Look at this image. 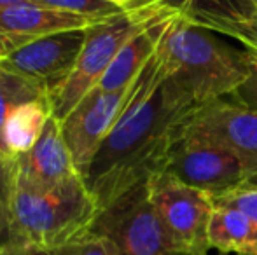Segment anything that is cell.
Returning a JSON list of instances; mask_svg holds the SVG:
<instances>
[{"label":"cell","instance_id":"obj_8","mask_svg":"<svg viewBox=\"0 0 257 255\" xmlns=\"http://www.w3.org/2000/svg\"><path fill=\"white\" fill-rule=\"evenodd\" d=\"M184 136L219 143L236 154L247 171L248 187L257 185V112L219 98L201 105L184 124Z\"/></svg>","mask_w":257,"mask_h":255},{"label":"cell","instance_id":"obj_15","mask_svg":"<svg viewBox=\"0 0 257 255\" xmlns=\"http://www.w3.org/2000/svg\"><path fill=\"white\" fill-rule=\"evenodd\" d=\"M53 116L49 95L28 100L16 105L7 116L4 124L2 140L9 157H18L28 154L37 140L41 138L49 117Z\"/></svg>","mask_w":257,"mask_h":255},{"label":"cell","instance_id":"obj_18","mask_svg":"<svg viewBox=\"0 0 257 255\" xmlns=\"http://www.w3.org/2000/svg\"><path fill=\"white\" fill-rule=\"evenodd\" d=\"M32 2L58 11V13L86 18V20L96 21V23L107 21L124 13V9H119L103 0H32Z\"/></svg>","mask_w":257,"mask_h":255},{"label":"cell","instance_id":"obj_13","mask_svg":"<svg viewBox=\"0 0 257 255\" xmlns=\"http://www.w3.org/2000/svg\"><path fill=\"white\" fill-rule=\"evenodd\" d=\"M165 4L180 18L233 39L234 32L257 18L252 0H153Z\"/></svg>","mask_w":257,"mask_h":255},{"label":"cell","instance_id":"obj_24","mask_svg":"<svg viewBox=\"0 0 257 255\" xmlns=\"http://www.w3.org/2000/svg\"><path fill=\"white\" fill-rule=\"evenodd\" d=\"M0 255H49V252L32 246H20V245H2L0 246Z\"/></svg>","mask_w":257,"mask_h":255},{"label":"cell","instance_id":"obj_6","mask_svg":"<svg viewBox=\"0 0 257 255\" xmlns=\"http://www.w3.org/2000/svg\"><path fill=\"white\" fill-rule=\"evenodd\" d=\"M147 185L151 201L177 252L180 255H206L210 250L212 196L186 185L165 171L153 175Z\"/></svg>","mask_w":257,"mask_h":255},{"label":"cell","instance_id":"obj_28","mask_svg":"<svg viewBox=\"0 0 257 255\" xmlns=\"http://www.w3.org/2000/svg\"><path fill=\"white\" fill-rule=\"evenodd\" d=\"M252 2H254V4H255V7H257V0H252Z\"/></svg>","mask_w":257,"mask_h":255},{"label":"cell","instance_id":"obj_16","mask_svg":"<svg viewBox=\"0 0 257 255\" xmlns=\"http://www.w3.org/2000/svg\"><path fill=\"white\" fill-rule=\"evenodd\" d=\"M210 248L222 253L257 255V227L241 211L213 204L208 225Z\"/></svg>","mask_w":257,"mask_h":255},{"label":"cell","instance_id":"obj_3","mask_svg":"<svg viewBox=\"0 0 257 255\" xmlns=\"http://www.w3.org/2000/svg\"><path fill=\"white\" fill-rule=\"evenodd\" d=\"M98 211V203L82 177L58 187L42 189L16 175L9 245L51 252L91 231Z\"/></svg>","mask_w":257,"mask_h":255},{"label":"cell","instance_id":"obj_17","mask_svg":"<svg viewBox=\"0 0 257 255\" xmlns=\"http://www.w3.org/2000/svg\"><path fill=\"white\" fill-rule=\"evenodd\" d=\"M44 95H49V91L42 88V86L34 84V82L27 81V79L20 77V75L9 74V72L0 68V154L7 156L2 140V131L11 110L16 105H20V103Z\"/></svg>","mask_w":257,"mask_h":255},{"label":"cell","instance_id":"obj_23","mask_svg":"<svg viewBox=\"0 0 257 255\" xmlns=\"http://www.w3.org/2000/svg\"><path fill=\"white\" fill-rule=\"evenodd\" d=\"M234 41H238L245 48V51L257 60V18L250 23L240 27L233 35Z\"/></svg>","mask_w":257,"mask_h":255},{"label":"cell","instance_id":"obj_4","mask_svg":"<svg viewBox=\"0 0 257 255\" xmlns=\"http://www.w3.org/2000/svg\"><path fill=\"white\" fill-rule=\"evenodd\" d=\"M180 16L165 4L146 0L142 6L126 9L119 16L96 23L86 30V39L74 70L58 88L49 93L53 116L63 121L74 107L96 88L117 56L119 49L140 30L151 23Z\"/></svg>","mask_w":257,"mask_h":255},{"label":"cell","instance_id":"obj_21","mask_svg":"<svg viewBox=\"0 0 257 255\" xmlns=\"http://www.w3.org/2000/svg\"><path fill=\"white\" fill-rule=\"evenodd\" d=\"M213 204L219 206H229L234 210L241 211L245 217L252 220V224L257 227V185H250V187H241L236 191L224 194V196L212 197Z\"/></svg>","mask_w":257,"mask_h":255},{"label":"cell","instance_id":"obj_19","mask_svg":"<svg viewBox=\"0 0 257 255\" xmlns=\"http://www.w3.org/2000/svg\"><path fill=\"white\" fill-rule=\"evenodd\" d=\"M14 184H16V159L0 154V227L9 245L11 203H13Z\"/></svg>","mask_w":257,"mask_h":255},{"label":"cell","instance_id":"obj_12","mask_svg":"<svg viewBox=\"0 0 257 255\" xmlns=\"http://www.w3.org/2000/svg\"><path fill=\"white\" fill-rule=\"evenodd\" d=\"M16 175L35 187L51 189L82 177L63 138L61 123L49 117L34 149L16 159Z\"/></svg>","mask_w":257,"mask_h":255},{"label":"cell","instance_id":"obj_14","mask_svg":"<svg viewBox=\"0 0 257 255\" xmlns=\"http://www.w3.org/2000/svg\"><path fill=\"white\" fill-rule=\"evenodd\" d=\"M177 18V16H173ZM161 20L151 23L147 27L140 28L121 49H119L117 56L110 67L107 68L105 75L100 81L96 88L105 89V91H117V89H124L135 82L142 68L146 67L147 62L153 58V55L158 49V44L161 41V35L165 32L166 25L173 20Z\"/></svg>","mask_w":257,"mask_h":255},{"label":"cell","instance_id":"obj_9","mask_svg":"<svg viewBox=\"0 0 257 255\" xmlns=\"http://www.w3.org/2000/svg\"><path fill=\"white\" fill-rule=\"evenodd\" d=\"M132 86L117 91L95 88L74 107V110L63 121H60L63 138L82 178L88 173L103 140L124 110Z\"/></svg>","mask_w":257,"mask_h":255},{"label":"cell","instance_id":"obj_26","mask_svg":"<svg viewBox=\"0 0 257 255\" xmlns=\"http://www.w3.org/2000/svg\"><path fill=\"white\" fill-rule=\"evenodd\" d=\"M20 2H25V0H0V9L7 6H14V4H20Z\"/></svg>","mask_w":257,"mask_h":255},{"label":"cell","instance_id":"obj_22","mask_svg":"<svg viewBox=\"0 0 257 255\" xmlns=\"http://www.w3.org/2000/svg\"><path fill=\"white\" fill-rule=\"evenodd\" d=\"M229 98L238 105L257 112V60L254 56H250V72H248L247 81Z\"/></svg>","mask_w":257,"mask_h":255},{"label":"cell","instance_id":"obj_11","mask_svg":"<svg viewBox=\"0 0 257 255\" xmlns=\"http://www.w3.org/2000/svg\"><path fill=\"white\" fill-rule=\"evenodd\" d=\"M102 23V21H100ZM96 21L58 13L25 0L0 9V55L46 35L70 30H88Z\"/></svg>","mask_w":257,"mask_h":255},{"label":"cell","instance_id":"obj_2","mask_svg":"<svg viewBox=\"0 0 257 255\" xmlns=\"http://www.w3.org/2000/svg\"><path fill=\"white\" fill-rule=\"evenodd\" d=\"M217 35L177 16L166 25L158 44L166 74L198 107L229 98L250 72V55Z\"/></svg>","mask_w":257,"mask_h":255},{"label":"cell","instance_id":"obj_20","mask_svg":"<svg viewBox=\"0 0 257 255\" xmlns=\"http://www.w3.org/2000/svg\"><path fill=\"white\" fill-rule=\"evenodd\" d=\"M49 255H114V248L108 239L89 231L68 241L67 245L51 250Z\"/></svg>","mask_w":257,"mask_h":255},{"label":"cell","instance_id":"obj_1","mask_svg":"<svg viewBox=\"0 0 257 255\" xmlns=\"http://www.w3.org/2000/svg\"><path fill=\"white\" fill-rule=\"evenodd\" d=\"M196 109L200 107L166 74L156 49L84 177L100 210L161 173L170 149Z\"/></svg>","mask_w":257,"mask_h":255},{"label":"cell","instance_id":"obj_10","mask_svg":"<svg viewBox=\"0 0 257 255\" xmlns=\"http://www.w3.org/2000/svg\"><path fill=\"white\" fill-rule=\"evenodd\" d=\"M84 39L86 30L46 35L0 55V68L51 93L74 70Z\"/></svg>","mask_w":257,"mask_h":255},{"label":"cell","instance_id":"obj_7","mask_svg":"<svg viewBox=\"0 0 257 255\" xmlns=\"http://www.w3.org/2000/svg\"><path fill=\"white\" fill-rule=\"evenodd\" d=\"M165 173L212 197L248 187L247 171L227 147L180 135L166 157Z\"/></svg>","mask_w":257,"mask_h":255},{"label":"cell","instance_id":"obj_27","mask_svg":"<svg viewBox=\"0 0 257 255\" xmlns=\"http://www.w3.org/2000/svg\"><path fill=\"white\" fill-rule=\"evenodd\" d=\"M2 245H7V239H6V236H4V232H2V227H0V246Z\"/></svg>","mask_w":257,"mask_h":255},{"label":"cell","instance_id":"obj_25","mask_svg":"<svg viewBox=\"0 0 257 255\" xmlns=\"http://www.w3.org/2000/svg\"><path fill=\"white\" fill-rule=\"evenodd\" d=\"M107 4H112V6L119 7V9H133V7H139L142 6L146 0H103Z\"/></svg>","mask_w":257,"mask_h":255},{"label":"cell","instance_id":"obj_5","mask_svg":"<svg viewBox=\"0 0 257 255\" xmlns=\"http://www.w3.org/2000/svg\"><path fill=\"white\" fill-rule=\"evenodd\" d=\"M91 232L108 239L114 255H180L151 201L147 182L103 206Z\"/></svg>","mask_w":257,"mask_h":255}]
</instances>
